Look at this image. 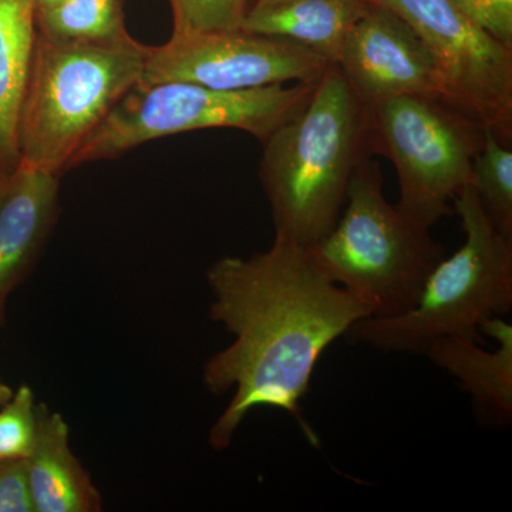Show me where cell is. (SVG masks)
<instances>
[{
	"mask_svg": "<svg viewBox=\"0 0 512 512\" xmlns=\"http://www.w3.org/2000/svg\"><path fill=\"white\" fill-rule=\"evenodd\" d=\"M173 33L241 29L251 0H170Z\"/></svg>",
	"mask_w": 512,
	"mask_h": 512,
	"instance_id": "obj_18",
	"label": "cell"
},
{
	"mask_svg": "<svg viewBox=\"0 0 512 512\" xmlns=\"http://www.w3.org/2000/svg\"><path fill=\"white\" fill-rule=\"evenodd\" d=\"M373 0H291L249 8L241 29L298 43L338 63L346 37Z\"/></svg>",
	"mask_w": 512,
	"mask_h": 512,
	"instance_id": "obj_14",
	"label": "cell"
},
{
	"mask_svg": "<svg viewBox=\"0 0 512 512\" xmlns=\"http://www.w3.org/2000/svg\"><path fill=\"white\" fill-rule=\"evenodd\" d=\"M63 0H36V10L50 8Z\"/></svg>",
	"mask_w": 512,
	"mask_h": 512,
	"instance_id": "obj_24",
	"label": "cell"
},
{
	"mask_svg": "<svg viewBox=\"0 0 512 512\" xmlns=\"http://www.w3.org/2000/svg\"><path fill=\"white\" fill-rule=\"evenodd\" d=\"M285 2H291V0H251L249 8H262V6L279 5Z\"/></svg>",
	"mask_w": 512,
	"mask_h": 512,
	"instance_id": "obj_23",
	"label": "cell"
},
{
	"mask_svg": "<svg viewBox=\"0 0 512 512\" xmlns=\"http://www.w3.org/2000/svg\"><path fill=\"white\" fill-rule=\"evenodd\" d=\"M402 18L430 50L447 103L512 140V49L488 35L451 0H375Z\"/></svg>",
	"mask_w": 512,
	"mask_h": 512,
	"instance_id": "obj_8",
	"label": "cell"
},
{
	"mask_svg": "<svg viewBox=\"0 0 512 512\" xmlns=\"http://www.w3.org/2000/svg\"><path fill=\"white\" fill-rule=\"evenodd\" d=\"M488 35L512 49V0H451Z\"/></svg>",
	"mask_w": 512,
	"mask_h": 512,
	"instance_id": "obj_20",
	"label": "cell"
},
{
	"mask_svg": "<svg viewBox=\"0 0 512 512\" xmlns=\"http://www.w3.org/2000/svg\"><path fill=\"white\" fill-rule=\"evenodd\" d=\"M372 154L392 160L399 175L397 207L433 227L471 183L484 127L444 100L403 96L369 107Z\"/></svg>",
	"mask_w": 512,
	"mask_h": 512,
	"instance_id": "obj_7",
	"label": "cell"
},
{
	"mask_svg": "<svg viewBox=\"0 0 512 512\" xmlns=\"http://www.w3.org/2000/svg\"><path fill=\"white\" fill-rule=\"evenodd\" d=\"M471 185L488 220L512 241V151L491 131L473 161Z\"/></svg>",
	"mask_w": 512,
	"mask_h": 512,
	"instance_id": "obj_17",
	"label": "cell"
},
{
	"mask_svg": "<svg viewBox=\"0 0 512 512\" xmlns=\"http://www.w3.org/2000/svg\"><path fill=\"white\" fill-rule=\"evenodd\" d=\"M330 60L298 43L245 30L173 33L148 46L138 84L184 82L217 90H247L288 82L316 83Z\"/></svg>",
	"mask_w": 512,
	"mask_h": 512,
	"instance_id": "obj_9",
	"label": "cell"
},
{
	"mask_svg": "<svg viewBox=\"0 0 512 512\" xmlns=\"http://www.w3.org/2000/svg\"><path fill=\"white\" fill-rule=\"evenodd\" d=\"M13 390L10 389L8 384H5L0 380V407L5 406L6 403L12 399Z\"/></svg>",
	"mask_w": 512,
	"mask_h": 512,
	"instance_id": "obj_22",
	"label": "cell"
},
{
	"mask_svg": "<svg viewBox=\"0 0 512 512\" xmlns=\"http://www.w3.org/2000/svg\"><path fill=\"white\" fill-rule=\"evenodd\" d=\"M36 36V0H0V180L20 163L19 111Z\"/></svg>",
	"mask_w": 512,
	"mask_h": 512,
	"instance_id": "obj_15",
	"label": "cell"
},
{
	"mask_svg": "<svg viewBox=\"0 0 512 512\" xmlns=\"http://www.w3.org/2000/svg\"><path fill=\"white\" fill-rule=\"evenodd\" d=\"M346 201L332 231L306 249L330 281L365 298L373 316L402 315L419 299L444 249L429 227L386 200L382 170L370 157L353 171Z\"/></svg>",
	"mask_w": 512,
	"mask_h": 512,
	"instance_id": "obj_5",
	"label": "cell"
},
{
	"mask_svg": "<svg viewBox=\"0 0 512 512\" xmlns=\"http://www.w3.org/2000/svg\"><path fill=\"white\" fill-rule=\"evenodd\" d=\"M0 512H35L23 458L0 460Z\"/></svg>",
	"mask_w": 512,
	"mask_h": 512,
	"instance_id": "obj_21",
	"label": "cell"
},
{
	"mask_svg": "<svg viewBox=\"0 0 512 512\" xmlns=\"http://www.w3.org/2000/svg\"><path fill=\"white\" fill-rule=\"evenodd\" d=\"M336 66L366 106L403 96L447 103L446 83L430 50L375 0L350 30Z\"/></svg>",
	"mask_w": 512,
	"mask_h": 512,
	"instance_id": "obj_10",
	"label": "cell"
},
{
	"mask_svg": "<svg viewBox=\"0 0 512 512\" xmlns=\"http://www.w3.org/2000/svg\"><path fill=\"white\" fill-rule=\"evenodd\" d=\"M37 404L28 384H22L12 399L0 407V460L26 458L36 441Z\"/></svg>",
	"mask_w": 512,
	"mask_h": 512,
	"instance_id": "obj_19",
	"label": "cell"
},
{
	"mask_svg": "<svg viewBox=\"0 0 512 512\" xmlns=\"http://www.w3.org/2000/svg\"><path fill=\"white\" fill-rule=\"evenodd\" d=\"M262 146L259 178L275 237L312 247L335 227L353 171L372 156L369 106L333 64L306 106Z\"/></svg>",
	"mask_w": 512,
	"mask_h": 512,
	"instance_id": "obj_2",
	"label": "cell"
},
{
	"mask_svg": "<svg viewBox=\"0 0 512 512\" xmlns=\"http://www.w3.org/2000/svg\"><path fill=\"white\" fill-rule=\"evenodd\" d=\"M35 446L26 458L35 512H97L103 508L92 477L74 456L62 414L37 404Z\"/></svg>",
	"mask_w": 512,
	"mask_h": 512,
	"instance_id": "obj_13",
	"label": "cell"
},
{
	"mask_svg": "<svg viewBox=\"0 0 512 512\" xmlns=\"http://www.w3.org/2000/svg\"><path fill=\"white\" fill-rule=\"evenodd\" d=\"M147 53L134 37L84 43L37 33L19 111L20 161L59 177L70 170L77 151L140 82Z\"/></svg>",
	"mask_w": 512,
	"mask_h": 512,
	"instance_id": "obj_3",
	"label": "cell"
},
{
	"mask_svg": "<svg viewBox=\"0 0 512 512\" xmlns=\"http://www.w3.org/2000/svg\"><path fill=\"white\" fill-rule=\"evenodd\" d=\"M207 284L211 318L234 336L204 367L210 393L234 390L211 427V446H231L242 421L258 407L291 414L316 443L301 416L315 367L335 340L373 316L372 305L330 281L308 249L279 237L268 251L249 258L218 259L208 269Z\"/></svg>",
	"mask_w": 512,
	"mask_h": 512,
	"instance_id": "obj_1",
	"label": "cell"
},
{
	"mask_svg": "<svg viewBox=\"0 0 512 512\" xmlns=\"http://www.w3.org/2000/svg\"><path fill=\"white\" fill-rule=\"evenodd\" d=\"M466 241L441 259L419 299L402 315L369 316L350 328L349 338L386 353L424 355L437 340L480 342L485 320L512 308V241L488 220L473 185L453 200Z\"/></svg>",
	"mask_w": 512,
	"mask_h": 512,
	"instance_id": "obj_4",
	"label": "cell"
},
{
	"mask_svg": "<svg viewBox=\"0 0 512 512\" xmlns=\"http://www.w3.org/2000/svg\"><path fill=\"white\" fill-rule=\"evenodd\" d=\"M59 175L20 161L0 180V328L10 293L22 282L55 227Z\"/></svg>",
	"mask_w": 512,
	"mask_h": 512,
	"instance_id": "obj_11",
	"label": "cell"
},
{
	"mask_svg": "<svg viewBox=\"0 0 512 512\" xmlns=\"http://www.w3.org/2000/svg\"><path fill=\"white\" fill-rule=\"evenodd\" d=\"M480 332L491 336L497 348H480L474 339L444 338L424 355L461 384L485 421L507 426L512 419V326L490 318Z\"/></svg>",
	"mask_w": 512,
	"mask_h": 512,
	"instance_id": "obj_12",
	"label": "cell"
},
{
	"mask_svg": "<svg viewBox=\"0 0 512 512\" xmlns=\"http://www.w3.org/2000/svg\"><path fill=\"white\" fill-rule=\"evenodd\" d=\"M39 35L64 42L116 43L130 39L123 0H63L36 10Z\"/></svg>",
	"mask_w": 512,
	"mask_h": 512,
	"instance_id": "obj_16",
	"label": "cell"
},
{
	"mask_svg": "<svg viewBox=\"0 0 512 512\" xmlns=\"http://www.w3.org/2000/svg\"><path fill=\"white\" fill-rule=\"evenodd\" d=\"M316 83L247 90H217L200 84H136L77 151L70 168L114 160L161 137L210 128H235L264 141L295 117Z\"/></svg>",
	"mask_w": 512,
	"mask_h": 512,
	"instance_id": "obj_6",
	"label": "cell"
}]
</instances>
